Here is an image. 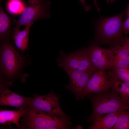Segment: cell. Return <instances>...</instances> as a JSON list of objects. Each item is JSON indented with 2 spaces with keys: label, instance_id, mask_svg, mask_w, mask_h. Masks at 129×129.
Here are the masks:
<instances>
[{
  "label": "cell",
  "instance_id": "d4e9b609",
  "mask_svg": "<svg viewBox=\"0 0 129 129\" xmlns=\"http://www.w3.org/2000/svg\"><path fill=\"white\" fill-rule=\"evenodd\" d=\"M115 0H110V1L111 2V3H113L114 2Z\"/></svg>",
  "mask_w": 129,
  "mask_h": 129
},
{
  "label": "cell",
  "instance_id": "ba28073f",
  "mask_svg": "<svg viewBox=\"0 0 129 129\" xmlns=\"http://www.w3.org/2000/svg\"><path fill=\"white\" fill-rule=\"evenodd\" d=\"M114 77L112 71L95 70L91 77L81 96V100L88 94L99 93L111 88Z\"/></svg>",
  "mask_w": 129,
  "mask_h": 129
},
{
  "label": "cell",
  "instance_id": "44dd1931",
  "mask_svg": "<svg viewBox=\"0 0 129 129\" xmlns=\"http://www.w3.org/2000/svg\"><path fill=\"white\" fill-rule=\"evenodd\" d=\"M126 18L123 23V30L126 34H129V3H128L126 11Z\"/></svg>",
  "mask_w": 129,
  "mask_h": 129
},
{
  "label": "cell",
  "instance_id": "cb8c5ba5",
  "mask_svg": "<svg viewBox=\"0 0 129 129\" xmlns=\"http://www.w3.org/2000/svg\"><path fill=\"white\" fill-rule=\"evenodd\" d=\"M125 44L129 48V38L128 39H126L125 41L124 44Z\"/></svg>",
  "mask_w": 129,
  "mask_h": 129
},
{
  "label": "cell",
  "instance_id": "30bf717a",
  "mask_svg": "<svg viewBox=\"0 0 129 129\" xmlns=\"http://www.w3.org/2000/svg\"><path fill=\"white\" fill-rule=\"evenodd\" d=\"M65 71L70 80V83L65 85V88L75 95L76 100H81L88 81L95 71L75 70Z\"/></svg>",
  "mask_w": 129,
  "mask_h": 129
},
{
  "label": "cell",
  "instance_id": "7c38bea8",
  "mask_svg": "<svg viewBox=\"0 0 129 129\" xmlns=\"http://www.w3.org/2000/svg\"><path fill=\"white\" fill-rule=\"evenodd\" d=\"M121 112H113L96 118L93 120L91 129H111L115 124Z\"/></svg>",
  "mask_w": 129,
  "mask_h": 129
},
{
  "label": "cell",
  "instance_id": "4fadbf2b",
  "mask_svg": "<svg viewBox=\"0 0 129 129\" xmlns=\"http://www.w3.org/2000/svg\"><path fill=\"white\" fill-rule=\"evenodd\" d=\"M14 19L5 12L1 5L0 6V38L1 42L10 41L13 36L11 29Z\"/></svg>",
  "mask_w": 129,
  "mask_h": 129
},
{
  "label": "cell",
  "instance_id": "8992f818",
  "mask_svg": "<svg viewBox=\"0 0 129 129\" xmlns=\"http://www.w3.org/2000/svg\"><path fill=\"white\" fill-rule=\"evenodd\" d=\"M60 97L59 95L52 91L45 95H34L31 98L27 107L33 108L61 118L70 121L71 118L63 112L59 104Z\"/></svg>",
  "mask_w": 129,
  "mask_h": 129
},
{
  "label": "cell",
  "instance_id": "3957f363",
  "mask_svg": "<svg viewBox=\"0 0 129 129\" xmlns=\"http://www.w3.org/2000/svg\"><path fill=\"white\" fill-rule=\"evenodd\" d=\"M123 11L113 16L102 19L98 24L95 40L97 44H116L123 40Z\"/></svg>",
  "mask_w": 129,
  "mask_h": 129
},
{
  "label": "cell",
  "instance_id": "52a82bcc",
  "mask_svg": "<svg viewBox=\"0 0 129 129\" xmlns=\"http://www.w3.org/2000/svg\"><path fill=\"white\" fill-rule=\"evenodd\" d=\"M57 60L59 67L65 70L95 71L87 49H80L69 54L61 51Z\"/></svg>",
  "mask_w": 129,
  "mask_h": 129
},
{
  "label": "cell",
  "instance_id": "d6986e66",
  "mask_svg": "<svg viewBox=\"0 0 129 129\" xmlns=\"http://www.w3.org/2000/svg\"><path fill=\"white\" fill-rule=\"evenodd\" d=\"M112 129H129V110L121 112Z\"/></svg>",
  "mask_w": 129,
  "mask_h": 129
},
{
  "label": "cell",
  "instance_id": "ac0fdd59",
  "mask_svg": "<svg viewBox=\"0 0 129 129\" xmlns=\"http://www.w3.org/2000/svg\"><path fill=\"white\" fill-rule=\"evenodd\" d=\"M25 6L21 0H9L6 5L8 13L12 15H21Z\"/></svg>",
  "mask_w": 129,
  "mask_h": 129
},
{
  "label": "cell",
  "instance_id": "e0dca14e",
  "mask_svg": "<svg viewBox=\"0 0 129 129\" xmlns=\"http://www.w3.org/2000/svg\"><path fill=\"white\" fill-rule=\"evenodd\" d=\"M111 88L129 105V83L116 78L114 76Z\"/></svg>",
  "mask_w": 129,
  "mask_h": 129
},
{
  "label": "cell",
  "instance_id": "7a4b0ae2",
  "mask_svg": "<svg viewBox=\"0 0 129 129\" xmlns=\"http://www.w3.org/2000/svg\"><path fill=\"white\" fill-rule=\"evenodd\" d=\"M20 119V128L30 129H72L70 121L56 115L27 107Z\"/></svg>",
  "mask_w": 129,
  "mask_h": 129
},
{
  "label": "cell",
  "instance_id": "2e32d148",
  "mask_svg": "<svg viewBox=\"0 0 129 129\" xmlns=\"http://www.w3.org/2000/svg\"><path fill=\"white\" fill-rule=\"evenodd\" d=\"M26 111V108L14 111L1 110L0 111V123L9 125L14 124L18 128H20L19 121L20 118L24 115Z\"/></svg>",
  "mask_w": 129,
  "mask_h": 129
},
{
  "label": "cell",
  "instance_id": "484cf974",
  "mask_svg": "<svg viewBox=\"0 0 129 129\" xmlns=\"http://www.w3.org/2000/svg\"><path fill=\"white\" fill-rule=\"evenodd\" d=\"M107 3L108 4L109 3V2L110 1V0H106Z\"/></svg>",
  "mask_w": 129,
  "mask_h": 129
},
{
  "label": "cell",
  "instance_id": "9c48e42d",
  "mask_svg": "<svg viewBox=\"0 0 129 129\" xmlns=\"http://www.w3.org/2000/svg\"><path fill=\"white\" fill-rule=\"evenodd\" d=\"M87 49L95 70H105L113 68L114 55L112 49H106L92 45Z\"/></svg>",
  "mask_w": 129,
  "mask_h": 129
},
{
  "label": "cell",
  "instance_id": "ffe728a7",
  "mask_svg": "<svg viewBox=\"0 0 129 129\" xmlns=\"http://www.w3.org/2000/svg\"><path fill=\"white\" fill-rule=\"evenodd\" d=\"M112 71L116 78L129 83V69L128 68L113 69Z\"/></svg>",
  "mask_w": 129,
  "mask_h": 129
},
{
  "label": "cell",
  "instance_id": "5b68a950",
  "mask_svg": "<svg viewBox=\"0 0 129 129\" xmlns=\"http://www.w3.org/2000/svg\"><path fill=\"white\" fill-rule=\"evenodd\" d=\"M0 67L1 71L7 77H14L22 66L24 60L10 41L1 42Z\"/></svg>",
  "mask_w": 129,
  "mask_h": 129
},
{
  "label": "cell",
  "instance_id": "5bb4252c",
  "mask_svg": "<svg viewBox=\"0 0 129 129\" xmlns=\"http://www.w3.org/2000/svg\"><path fill=\"white\" fill-rule=\"evenodd\" d=\"M33 23L26 25L25 29L21 31L19 28L14 27L12 29L13 36L16 46L19 50L23 52L28 47L29 32L31 27Z\"/></svg>",
  "mask_w": 129,
  "mask_h": 129
},
{
  "label": "cell",
  "instance_id": "603a6c76",
  "mask_svg": "<svg viewBox=\"0 0 129 129\" xmlns=\"http://www.w3.org/2000/svg\"><path fill=\"white\" fill-rule=\"evenodd\" d=\"M93 0V1L94 4L95 5V6L97 9V11L98 12H99L100 9L98 5L96 0Z\"/></svg>",
  "mask_w": 129,
  "mask_h": 129
},
{
  "label": "cell",
  "instance_id": "6da1fadb",
  "mask_svg": "<svg viewBox=\"0 0 129 129\" xmlns=\"http://www.w3.org/2000/svg\"><path fill=\"white\" fill-rule=\"evenodd\" d=\"M91 102L93 110L86 120L92 123L96 118L113 112L129 110V105L112 88L99 93H91L86 96Z\"/></svg>",
  "mask_w": 129,
  "mask_h": 129
},
{
  "label": "cell",
  "instance_id": "9a60e30c",
  "mask_svg": "<svg viewBox=\"0 0 129 129\" xmlns=\"http://www.w3.org/2000/svg\"><path fill=\"white\" fill-rule=\"evenodd\" d=\"M114 54L113 69L128 68L129 66V48L125 44L122 47L112 49Z\"/></svg>",
  "mask_w": 129,
  "mask_h": 129
},
{
  "label": "cell",
  "instance_id": "8fae6325",
  "mask_svg": "<svg viewBox=\"0 0 129 129\" xmlns=\"http://www.w3.org/2000/svg\"><path fill=\"white\" fill-rule=\"evenodd\" d=\"M31 98L24 96L13 92L8 88L6 82L1 81L0 86V105L24 109L28 106Z\"/></svg>",
  "mask_w": 129,
  "mask_h": 129
},
{
  "label": "cell",
  "instance_id": "277c9868",
  "mask_svg": "<svg viewBox=\"0 0 129 129\" xmlns=\"http://www.w3.org/2000/svg\"><path fill=\"white\" fill-rule=\"evenodd\" d=\"M51 4L48 0H28L19 19H14V24L16 25L15 27L19 28L38 20L50 18Z\"/></svg>",
  "mask_w": 129,
  "mask_h": 129
},
{
  "label": "cell",
  "instance_id": "7402d4cb",
  "mask_svg": "<svg viewBox=\"0 0 129 129\" xmlns=\"http://www.w3.org/2000/svg\"><path fill=\"white\" fill-rule=\"evenodd\" d=\"M79 1L81 3L85 11H88L90 10L91 6L90 5H87L85 0H79Z\"/></svg>",
  "mask_w": 129,
  "mask_h": 129
}]
</instances>
